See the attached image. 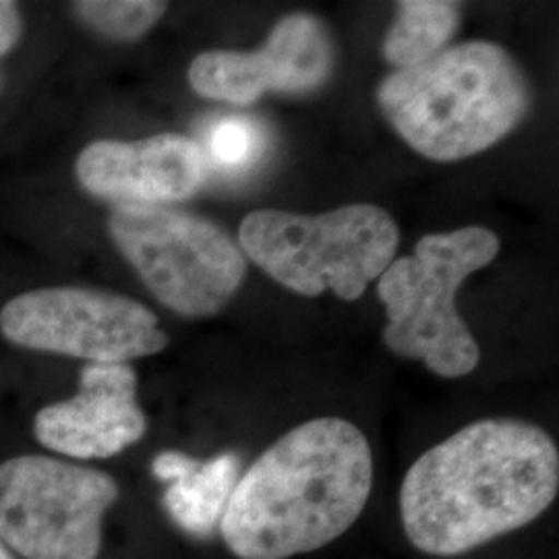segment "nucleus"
<instances>
[{
    "mask_svg": "<svg viewBox=\"0 0 559 559\" xmlns=\"http://www.w3.org/2000/svg\"><path fill=\"white\" fill-rule=\"evenodd\" d=\"M558 491V445L547 431L477 420L415 460L400 485V519L413 547L456 558L528 526Z\"/></svg>",
    "mask_w": 559,
    "mask_h": 559,
    "instance_id": "nucleus-1",
    "label": "nucleus"
},
{
    "mask_svg": "<svg viewBox=\"0 0 559 559\" xmlns=\"http://www.w3.org/2000/svg\"><path fill=\"white\" fill-rule=\"evenodd\" d=\"M371 487L373 456L359 427L307 420L240 475L218 531L237 559L313 554L353 528Z\"/></svg>",
    "mask_w": 559,
    "mask_h": 559,
    "instance_id": "nucleus-2",
    "label": "nucleus"
},
{
    "mask_svg": "<svg viewBox=\"0 0 559 559\" xmlns=\"http://www.w3.org/2000/svg\"><path fill=\"white\" fill-rule=\"evenodd\" d=\"M519 62L493 41L450 46L419 67L381 81L378 104L417 154L436 162L471 158L510 135L531 110Z\"/></svg>",
    "mask_w": 559,
    "mask_h": 559,
    "instance_id": "nucleus-3",
    "label": "nucleus"
},
{
    "mask_svg": "<svg viewBox=\"0 0 559 559\" xmlns=\"http://www.w3.org/2000/svg\"><path fill=\"white\" fill-rule=\"evenodd\" d=\"M500 253V239L483 226L427 235L415 253L388 265L378 282L388 325L383 344L399 357L423 360L445 380L477 369L480 348L456 311L460 284Z\"/></svg>",
    "mask_w": 559,
    "mask_h": 559,
    "instance_id": "nucleus-4",
    "label": "nucleus"
},
{
    "mask_svg": "<svg viewBox=\"0 0 559 559\" xmlns=\"http://www.w3.org/2000/svg\"><path fill=\"white\" fill-rule=\"evenodd\" d=\"M399 242V224L371 203L320 216L258 210L239 228L245 258L302 297L332 290L342 300L360 299L396 260Z\"/></svg>",
    "mask_w": 559,
    "mask_h": 559,
    "instance_id": "nucleus-5",
    "label": "nucleus"
},
{
    "mask_svg": "<svg viewBox=\"0 0 559 559\" xmlns=\"http://www.w3.org/2000/svg\"><path fill=\"white\" fill-rule=\"evenodd\" d=\"M110 237L150 293L185 318H210L239 293L247 258L224 228L170 205H117Z\"/></svg>",
    "mask_w": 559,
    "mask_h": 559,
    "instance_id": "nucleus-6",
    "label": "nucleus"
},
{
    "mask_svg": "<svg viewBox=\"0 0 559 559\" xmlns=\"http://www.w3.org/2000/svg\"><path fill=\"white\" fill-rule=\"evenodd\" d=\"M119 498V483L98 468L41 454L4 460L0 540L23 559H98Z\"/></svg>",
    "mask_w": 559,
    "mask_h": 559,
    "instance_id": "nucleus-7",
    "label": "nucleus"
},
{
    "mask_svg": "<svg viewBox=\"0 0 559 559\" xmlns=\"http://www.w3.org/2000/svg\"><path fill=\"white\" fill-rule=\"evenodd\" d=\"M2 336L21 348L87 362H129L158 355L168 336L138 300L96 288H40L0 311Z\"/></svg>",
    "mask_w": 559,
    "mask_h": 559,
    "instance_id": "nucleus-8",
    "label": "nucleus"
},
{
    "mask_svg": "<svg viewBox=\"0 0 559 559\" xmlns=\"http://www.w3.org/2000/svg\"><path fill=\"white\" fill-rule=\"evenodd\" d=\"M334 69V46L318 17L286 15L253 52H203L189 67L191 87L210 100L247 106L267 92L307 94Z\"/></svg>",
    "mask_w": 559,
    "mask_h": 559,
    "instance_id": "nucleus-9",
    "label": "nucleus"
},
{
    "mask_svg": "<svg viewBox=\"0 0 559 559\" xmlns=\"http://www.w3.org/2000/svg\"><path fill=\"white\" fill-rule=\"evenodd\" d=\"M147 431L129 362H87L71 399L44 406L34 436L48 452L75 460H106L135 445Z\"/></svg>",
    "mask_w": 559,
    "mask_h": 559,
    "instance_id": "nucleus-10",
    "label": "nucleus"
},
{
    "mask_svg": "<svg viewBox=\"0 0 559 559\" xmlns=\"http://www.w3.org/2000/svg\"><path fill=\"white\" fill-rule=\"evenodd\" d=\"M210 162L200 143L177 133L140 141H94L78 158L81 187L117 205H170L193 198Z\"/></svg>",
    "mask_w": 559,
    "mask_h": 559,
    "instance_id": "nucleus-11",
    "label": "nucleus"
},
{
    "mask_svg": "<svg viewBox=\"0 0 559 559\" xmlns=\"http://www.w3.org/2000/svg\"><path fill=\"white\" fill-rule=\"evenodd\" d=\"M156 479L166 483L164 510L180 531L193 537H212L240 477V459L222 454L198 460L166 450L152 462Z\"/></svg>",
    "mask_w": 559,
    "mask_h": 559,
    "instance_id": "nucleus-12",
    "label": "nucleus"
},
{
    "mask_svg": "<svg viewBox=\"0 0 559 559\" xmlns=\"http://www.w3.org/2000/svg\"><path fill=\"white\" fill-rule=\"evenodd\" d=\"M459 23L456 2L404 0L381 46L383 59L399 71L419 67L448 48Z\"/></svg>",
    "mask_w": 559,
    "mask_h": 559,
    "instance_id": "nucleus-13",
    "label": "nucleus"
},
{
    "mask_svg": "<svg viewBox=\"0 0 559 559\" xmlns=\"http://www.w3.org/2000/svg\"><path fill=\"white\" fill-rule=\"evenodd\" d=\"M166 2L154 0H85L73 2V11L92 32L110 40H138L166 13Z\"/></svg>",
    "mask_w": 559,
    "mask_h": 559,
    "instance_id": "nucleus-14",
    "label": "nucleus"
},
{
    "mask_svg": "<svg viewBox=\"0 0 559 559\" xmlns=\"http://www.w3.org/2000/svg\"><path fill=\"white\" fill-rule=\"evenodd\" d=\"M201 150L222 170H240L260 158L263 135L258 122L247 117H224L210 127Z\"/></svg>",
    "mask_w": 559,
    "mask_h": 559,
    "instance_id": "nucleus-15",
    "label": "nucleus"
},
{
    "mask_svg": "<svg viewBox=\"0 0 559 559\" xmlns=\"http://www.w3.org/2000/svg\"><path fill=\"white\" fill-rule=\"evenodd\" d=\"M21 36V15L15 2L0 0V57L9 55Z\"/></svg>",
    "mask_w": 559,
    "mask_h": 559,
    "instance_id": "nucleus-16",
    "label": "nucleus"
},
{
    "mask_svg": "<svg viewBox=\"0 0 559 559\" xmlns=\"http://www.w3.org/2000/svg\"><path fill=\"white\" fill-rule=\"evenodd\" d=\"M0 559H15V556L9 551V547L0 540Z\"/></svg>",
    "mask_w": 559,
    "mask_h": 559,
    "instance_id": "nucleus-17",
    "label": "nucleus"
},
{
    "mask_svg": "<svg viewBox=\"0 0 559 559\" xmlns=\"http://www.w3.org/2000/svg\"><path fill=\"white\" fill-rule=\"evenodd\" d=\"M0 85H2V81H0Z\"/></svg>",
    "mask_w": 559,
    "mask_h": 559,
    "instance_id": "nucleus-18",
    "label": "nucleus"
}]
</instances>
